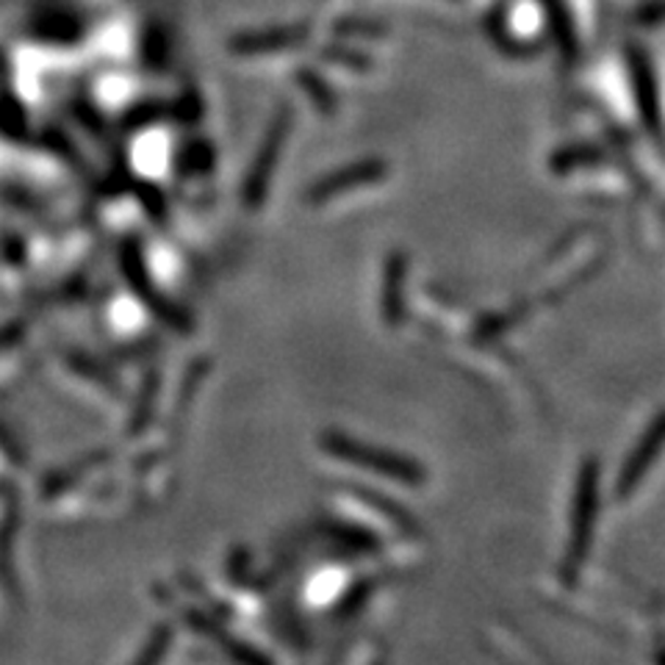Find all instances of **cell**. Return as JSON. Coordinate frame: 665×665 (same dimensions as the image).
<instances>
[{
	"mask_svg": "<svg viewBox=\"0 0 665 665\" xmlns=\"http://www.w3.org/2000/svg\"><path fill=\"white\" fill-rule=\"evenodd\" d=\"M322 449L333 458L344 460V463H353L358 469H367V472L380 474V477L399 479V483L417 485L424 483L427 472L419 460L405 458V455L388 452V449L369 447L363 442H355V438L342 436V433H324L322 436Z\"/></svg>",
	"mask_w": 665,
	"mask_h": 665,
	"instance_id": "1",
	"label": "cell"
},
{
	"mask_svg": "<svg viewBox=\"0 0 665 665\" xmlns=\"http://www.w3.org/2000/svg\"><path fill=\"white\" fill-rule=\"evenodd\" d=\"M597 510H599V463L597 460H585L583 474H579L577 483L572 538H568L566 547V563H563V574H566V579H574V574L583 568L585 558H588L593 524H597Z\"/></svg>",
	"mask_w": 665,
	"mask_h": 665,
	"instance_id": "2",
	"label": "cell"
},
{
	"mask_svg": "<svg viewBox=\"0 0 665 665\" xmlns=\"http://www.w3.org/2000/svg\"><path fill=\"white\" fill-rule=\"evenodd\" d=\"M386 169H388L386 162H380V158H367V162L349 164V167H342L338 172L324 175L322 181L314 183V187L305 192V200L314 203V206H322V203L333 200L336 194L349 192V189H361L369 187V183L383 181Z\"/></svg>",
	"mask_w": 665,
	"mask_h": 665,
	"instance_id": "3",
	"label": "cell"
},
{
	"mask_svg": "<svg viewBox=\"0 0 665 665\" xmlns=\"http://www.w3.org/2000/svg\"><path fill=\"white\" fill-rule=\"evenodd\" d=\"M663 444H665V413L652 424V427H649L647 438H641L638 449L629 455L627 466H624V472L618 474L616 497H629V494L635 491V485L641 483L643 474L649 472V466H652L654 458L660 455Z\"/></svg>",
	"mask_w": 665,
	"mask_h": 665,
	"instance_id": "4",
	"label": "cell"
},
{
	"mask_svg": "<svg viewBox=\"0 0 665 665\" xmlns=\"http://www.w3.org/2000/svg\"><path fill=\"white\" fill-rule=\"evenodd\" d=\"M402 283H405V255H392L386 267V292H383V317L388 324L402 322Z\"/></svg>",
	"mask_w": 665,
	"mask_h": 665,
	"instance_id": "5",
	"label": "cell"
},
{
	"mask_svg": "<svg viewBox=\"0 0 665 665\" xmlns=\"http://www.w3.org/2000/svg\"><path fill=\"white\" fill-rule=\"evenodd\" d=\"M283 133H286V125L278 123L274 125V131L269 133V142L267 148L261 150V158H258V164H255L253 169V178H250V203H258L264 194V187L269 183V175H272V167H274V153L280 150V142H283Z\"/></svg>",
	"mask_w": 665,
	"mask_h": 665,
	"instance_id": "6",
	"label": "cell"
},
{
	"mask_svg": "<svg viewBox=\"0 0 665 665\" xmlns=\"http://www.w3.org/2000/svg\"><path fill=\"white\" fill-rule=\"evenodd\" d=\"M588 162H602V156H599L597 150H568V153H563V156H554L552 158V169H560V172H566V169L579 167V164H588Z\"/></svg>",
	"mask_w": 665,
	"mask_h": 665,
	"instance_id": "7",
	"label": "cell"
}]
</instances>
